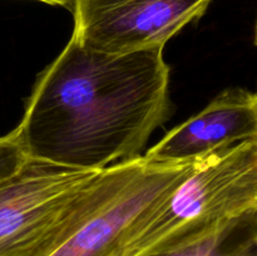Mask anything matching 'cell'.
<instances>
[{
  "label": "cell",
  "instance_id": "obj_1",
  "mask_svg": "<svg viewBox=\"0 0 257 256\" xmlns=\"http://www.w3.org/2000/svg\"><path fill=\"white\" fill-rule=\"evenodd\" d=\"M163 48L105 54L70 38L38 77L15 131L30 160L99 171L142 156L171 113Z\"/></svg>",
  "mask_w": 257,
  "mask_h": 256
},
{
  "label": "cell",
  "instance_id": "obj_2",
  "mask_svg": "<svg viewBox=\"0 0 257 256\" xmlns=\"http://www.w3.org/2000/svg\"><path fill=\"white\" fill-rule=\"evenodd\" d=\"M257 138L196 158L187 178L150 216L124 256H181L227 240L255 220Z\"/></svg>",
  "mask_w": 257,
  "mask_h": 256
},
{
  "label": "cell",
  "instance_id": "obj_3",
  "mask_svg": "<svg viewBox=\"0 0 257 256\" xmlns=\"http://www.w3.org/2000/svg\"><path fill=\"white\" fill-rule=\"evenodd\" d=\"M193 167L195 160L157 162L138 156L100 170L42 256H124L150 216Z\"/></svg>",
  "mask_w": 257,
  "mask_h": 256
},
{
  "label": "cell",
  "instance_id": "obj_4",
  "mask_svg": "<svg viewBox=\"0 0 257 256\" xmlns=\"http://www.w3.org/2000/svg\"><path fill=\"white\" fill-rule=\"evenodd\" d=\"M99 171L29 158L19 172L0 183V256H42Z\"/></svg>",
  "mask_w": 257,
  "mask_h": 256
},
{
  "label": "cell",
  "instance_id": "obj_5",
  "mask_svg": "<svg viewBox=\"0 0 257 256\" xmlns=\"http://www.w3.org/2000/svg\"><path fill=\"white\" fill-rule=\"evenodd\" d=\"M212 0H73V39L105 54H125L166 43L200 19Z\"/></svg>",
  "mask_w": 257,
  "mask_h": 256
},
{
  "label": "cell",
  "instance_id": "obj_6",
  "mask_svg": "<svg viewBox=\"0 0 257 256\" xmlns=\"http://www.w3.org/2000/svg\"><path fill=\"white\" fill-rule=\"evenodd\" d=\"M255 138L257 95L243 88H227L143 156L157 162H185Z\"/></svg>",
  "mask_w": 257,
  "mask_h": 256
},
{
  "label": "cell",
  "instance_id": "obj_7",
  "mask_svg": "<svg viewBox=\"0 0 257 256\" xmlns=\"http://www.w3.org/2000/svg\"><path fill=\"white\" fill-rule=\"evenodd\" d=\"M28 160L29 157L17 131L0 137V183L19 172Z\"/></svg>",
  "mask_w": 257,
  "mask_h": 256
},
{
  "label": "cell",
  "instance_id": "obj_8",
  "mask_svg": "<svg viewBox=\"0 0 257 256\" xmlns=\"http://www.w3.org/2000/svg\"><path fill=\"white\" fill-rule=\"evenodd\" d=\"M231 237V236H230ZM228 237V238H230ZM227 240L210 248L193 251L181 256H256V233L252 232L238 242L227 245Z\"/></svg>",
  "mask_w": 257,
  "mask_h": 256
},
{
  "label": "cell",
  "instance_id": "obj_9",
  "mask_svg": "<svg viewBox=\"0 0 257 256\" xmlns=\"http://www.w3.org/2000/svg\"><path fill=\"white\" fill-rule=\"evenodd\" d=\"M35 2L44 3V4L53 5V7L68 8V9H72V4H73V0H35Z\"/></svg>",
  "mask_w": 257,
  "mask_h": 256
}]
</instances>
